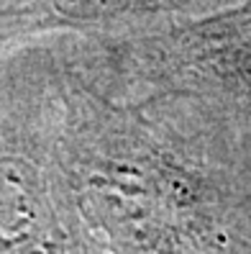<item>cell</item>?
<instances>
[{
  "instance_id": "6da1fadb",
  "label": "cell",
  "mask_w": 251,
  "mask_h": 254,
  "mask_svg": "<svg viewBox=\"0 0 251 254\" xmlns=\"http://www.w3.org/2000/svg\"><path fill=\"white\" fill-rule=\"evenodd\" d=\"M144 62L167 93L251 90V0L151 36Z\"/></svg>"
},
{
  "instance_id": "7a4b0ae2",
  "label": "cell",
  "mask_w": 251,
  "mask_h": 254,
  "mask_svg": "<svg viewBox=\"0 0 251 254\" xmlns=\"http://www.w3.org/2000/svg\"><path fill=\"white\" fill-rule=\"evenodd\" d=\"M190 0H0V39L36 28H93L154 18Z\"/></svg>"
}]
</instances>
